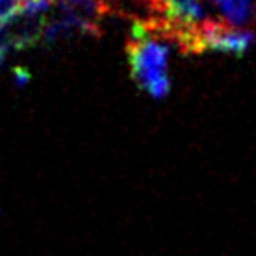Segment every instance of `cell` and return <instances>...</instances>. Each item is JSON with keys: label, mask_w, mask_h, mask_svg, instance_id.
<instances>
[{"label": "cell", "mask_w": 256, "mask_h": 256, "mask_svg": "<svg viewBox=\"0 0 256 256\" xmlns=\"http://www.w3.org/2000/svg\"><path fill=\"white\" fill-rule=\"evenodd\" d=\"M126 56L134 82L153 98H165L170 92L167 40L156 36L146 22H136L126 40Z\"/></svg>", "instance_id": "1"}, {"label": "cell", "mask_w": 256, "mask_h": 256, "mask_svg": "<svg viewBox=\"0 0 256 256\" xmlns=\"http://www.w3.org/2000/svg\"><path fill=\"white\" fill-rule=\"evenodd\" d=\"M256 42V32L244 28H235L220 18H212L200 26L196 34L195 54H202L207 51L232 54L235 58H242L251 46Z\"/></svg>", "instance_id": "2"}, {"label": "cell", "mask_w": 256, "mask_h": 256, "mask_svg": "<svg viewBox=\"0 0 256 256\" xmlns=\"http://www.w3.org/2000/svg\"><path fill=\"white\" fill-rule=\"evenodd\" d=\"M48 16L16 11L0 23V51L30 48L42 37Z\"/></svg>", "instance_id": "3"}, {"label": "cell", "mask_w": 256, "mask_h": 256, "mask_svg": "<svg viewBox=\"0 0 256 256\" xmlns=\"http://www.w3.org/2000/svg\"><path fill=\"white\" fill-rule=\"evenodd\" d=\"M220 20L235 28L256 32V0H210Z\"/></svg>", "instance_id": "4"}, {"label": "cell", "mask_w": 256, "mask_h": 256, "mask_svg": "<svg viewBox=\"0 0 256 256\" xmlns=\"http://www.w3.org/2000/svg\"><path fill=\"white\" fill-rule=\"evenodd\" d=\"M54 6L58 8V14L92 25H98L100 20L110 11L107 0H56Z\"/></svg>", "instance_id": "5"}, {"label": "cell", "mask_w": 256, "mask_h": 256, "mask_svg": "<svg viewBox=\"0 0 256 256\" xmlns=\"http://www.w3.org/2000/svg\"><path fill=\"white\" fill-rule=\"evenodd\" d=\"M12 76H14V81L18 86H25L26 82L30 81V72L26 70V68H22V67L12 68Z\"/></svg>", "instance_id": "6"}, {"label": "cell", "mask_w": 256, "mask_h": 256, "mask_svg": "<svg viewBox=\"0 0 256 256\" xmlns=\"http://www.w3.org/2000/svg\"><path fill=\"white\" fill-rule=\"evenodd\" d=\"M50 2H51V4H53V6H54V2H56V0H50Z\"/></svg>", "instance_id": "7"}]
</instances>
